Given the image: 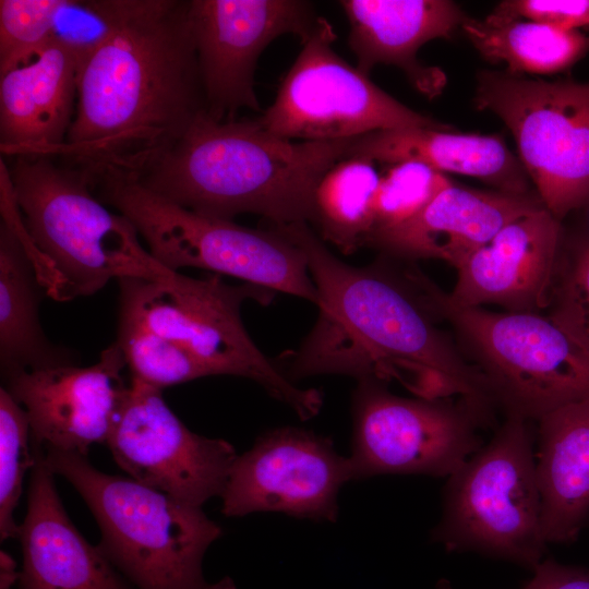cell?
Masks as SVG:
<instances>
[{
  "label": "cell",
  "instance_id": "cell-20",
  "mask_svg": "<svg viewBox=\"0 0 589 589\" xmlns=\"http://www.w3.org/2000/svg\"><path fill=\"white\" fill-rule=\"evenodd\" d=\"M79 58L51 40L24 65L0 74L2 156H50L67 140L77 101Z\"/></svg>",
  "mask_w": 589,
  "mask_h": 589
},
{
  "label": "cell",
  "instance_id": "cell-29",
  "mask_svg": "<svg viewBox=\"0 0 589 589\" xmlns=\"http://www.w3.org/2000/svg\"><path fill=\"white\" fill-rule=\"evenodd\" d=\"M452 183L444 173L420 161L392 164L380 179L371 236L411 219Z\"/></svg>",
  "mask_w": 589,
  "mask_h": 589
},
{
  "label": "cell",
  "instance_id": "cell-18",
  "mask_svg": "<svg viewBox=\"0 0 589 589\" xmlns=\"http://www.w3.org/2000/svg\"><path fill=\"white\" fill-rule=\"evenodd\" d=\"M27 512L20 525V589H135L69 518L41 445L32 443Z\"/></svg>",
  "mask_w": 589,
  "mask_h": 589
},
{
  "label": "cell",
  "instance_id": "cell-16",
  "mask_svg": "<svg viewBox=\"0 0 589 589\" xmlns=\"http://www.w3.org/2000/svg\"><path fill=\"white\" fill-rule=\"evenodd\" d=\"M125 365L113 341L93 365L23 371L3 383L27 413L33 443L87 456L93 444H107L129 389Z\"/></svg>",
  "mask_w": 589,
  "mask_h": 589
},
{
  "label": "cell",
  "instance_id": "cell-9",
  "mask_svg": "<svg viewBox=\"0 0 589 589\" xmlns=\"http://www.w3.org/2000/svg\"><path fill=\"white\" fill-rule=\"evenodd\" d=\"M118 284L120 306L193 354L212 375L252 380L303 420L318 413L322 393L288 380L242 323V303L252 299L266 304L274 291L251 284L232 286L216 275L194 278L178 272L163 280L120 278Z\"/></svg>",
  "mask_w": 589,
  "mask_h": 589
},
{
  "label": "cell",
  "instance_id": "cell-14",
  "mask_svg": "<svg viewBox=\"0 0 589 589\" xmlns=\"http://www.w3.org/2000/svg\"><path fill=\"white\" fill-rule=\"evenodd\" d=\"M205 113L236 120L240 109L260 110L254 73L260 56L276 38L303 40L318 16L301 0H189Z\"/></svg>",
  "mask_w": 589,
  "mask_h": 589
},
{
  "label": "cell",
  "instance_id": "cell-15",
  "mask_svg": "<svg viewBox=\"0 0 589 589\" xmlns=\"http://www.w3.org/2000/svg\"><path fill=\"white\" fill-rule=\"evenodd\" d=\"M350 480L349 457L337 454L329 438L278 428L237 457L220 496L221 512L228 517L277 512L335 521L339 490Z\"/></svg>",
  "mask_w": 589,
  "mask_h": 589
},
{
  "label": "cell",
  "instance_id": "cell-23",
  "mask_svg": "<svg viewBox=\"0 0 589 589\" xmlns=\"http://www.w3.org/2000/svg\"><path fill=\"white\" fill-rule=\"evenodd\" d=\"M436 128L376 131L358 137L348 156L374 163H423L445 173L478 178L514 195H528V175L503 140L495 135L454 133Z\"/></svg>",
  "mask_w": 589,
  "mask_h": 589
},
{
  "label": "cell",
  "instance_id": "cell-24",
  "mask_svg": "<svg viewBox=\"0 0 589 589\" xmlns=\"http://www.w3.org/2000/svg\"><path fill=\"white\" fill-rule=\"evenodd\" d=\"M47 294L14 227L0 224V369L2 380L23 371L77 364V354L45 334L39 305Z\"/></svg>",
  "mask_w": 589,
  "mask_h": 589
},
{
  "label": "cell",
  "instance_id": "cell-8",
  "mask_svg": "<svg viewBox=\"0 0 589 589\" xmlns=\"http://www.w3.org/2000/svg\"><path fill=\"white\" fill-rule=\"evenodd\" d=\"M91 187L104 204L130 220L167 268H204L316 304L318 294L303 252L274 229H252L189 211L123 173L95 176Z\"/></svg>",
  "mask_w": 589,
  "mask_h": 589
},
{
  "label": "cell",
  "instance_id": "cell-6",
  "mask_svg": "<svg viewBox=\"0 0 589 589\" xmlns=\"http://www.w3.org/2000/svg\"><path fill=\"white\" fill-rule=\"evenodd\" d=\"M430 314L455 328L506 416L538 421L589 396V358L549 316L536 312H489L455 304L422 272H402Z\"/></svg>",
  "mask_w": 589,
  "mask_h": 589
},
{
  "label": "cell",
  "instance_id": "cell-33",
  "mask_svg": "<svg viewBox=\"0 0 589 589\" xmlns=\"http://www.w3.org/2000/svg\"><path fill=\"white\" fill-rule=\"evenodd\" d=\"M493 12L564 29L589 25V0H506Z\"/></svg>",
  "mask_w": 589,
  "mask_h": 589
},
{
  "label": "cell",
  "instance_id": "cell-2",
  "mask_svg": "<svg viewBox=\"0 0 589 589\" xmlns=\"http://www.w3.org/2000/svg\"><path fill=\"white\" fill-rule=\"evenodd\" d=\"M204 112L189 1L136 0L80 62L74 120L48 157L88 179L105 172L136 177Z\"/></svg>",
  "mask_w": 589,
  "mask_h": 589
},
{
  "label": "cell",
  "instance_id": "cell-5",
  "mask_svg": "<svg viewBox=\"0 0 589 589\" xmlns=\"http://www.w3.org/2000/svg\"><path fill=\"white\" fill-rule=\"evenodd\" d=\"M44 450L53 474L72 484L96 519V546L135 589H237L230 577L203 576L204 554L223 530L202 507L101 472L87 456Z\"/></svg>",
  "mask_w": 589,
  "mask_h": 589
},
{
  "label": "cell",
  "instance_id": "cell-11",
  "mask_svg": "<svg viewBox=\"0 0 589 589\" xmlns=\"http://www.w3.org/2000/svg\"><path fill=\"white\" fill-rule=\"evenodd\" d=\"M335 39L330 23L318 16L273 104L257 118L265 130L292 141H333L405 128L452 130L381 89L337 55Z\"/></svg>",
  "mask_w": 589,
  "mask_h": 589
},
{
  "label": "cell",
  "instance_id": "cell-7",
  "mask_svg": "<svg viewBox=\"0 0 589 589\" xmlns=\"http://www.w3.org/2000/svg\"><path fill=\"white\" fill-rule=\"evenodd\" d=\"M506 416L491 440L446 479L431 541L532 569L548 544L542 534L536 432Z\"/></svg>",
  "mask_w": 589,
  "mask_h": 589
},
{
  "label": "cell",
  "instance_id": "cell-27",
  "mask_svg": "<svg viewBox=\"0 0 589 589\" xmlns=\"http://www.w3.org/2000/svg\"><path fill=\"white\" fill-rule=\"evenodd\" d=\"M132 378L164 389L212 375L193 354L152 330L134 313L118 309L117 338Z\"/></svg>",
  "mask_w": 589,
  "mask_h": 589
},
{
  "label": "cell",
  "instance_id": "cell-17",
  "mask_svg": "<svg viewBox=\"0 0 589 589\" xmlns=\"http://www.w3.org/2000/svg\"><path fill=\"white\" fill-rule=\"evenodd\" d=\"M562 228L544 206L504 226L456 268L448 298L461 306L496 304L508 312L550 306L562 254Z\"/></svg>",
  "mask_w": 589,
  "mask_h": 589
},
{
  "label": "cell",
  "instance_id": "cell-12",
  "mask_svg": "<svg viewBox=\"0 0 589 589\" xmlns=\"http://www.w3.org/2000/svg\"><path fill=\"white\" fill-rule=\"evenodd\" d=\"M493 412L464 397L406 398L359 381L353 398V480L378 474L447 478L482 445Z\"/></svg>",
  "mask_w": 589,
  "mask_h": 589
},
{
  "label": "cell",
  "instance_id": "cell-31",
  "mask_svg": "<svg viewBox=\"0 0 589 589\" xmlns=\"http://www.w3.org/2000/svg\"><path fill=\"white\" fill-rule=\"evenodd\" d=\"M549 308V317L589 358V235L562 252Z\"/></svg>",
  "mask_w": 589,
  "mask_h": 589
},
{
  "label": "cell",
  "instance_id": "cell-30",
  "mask_svg": "<svg viewBox=\"0 0 589 589\" xmlns=\"http://www.w3.org/2000/svg\"><path fill=\"white\" fill-rule=\"evenodd\" d=\"M64 0H0V74L24 65L52 40Z\"/></svg>",
  "mask_w": 589,
  "mask_h": 589
},
{
  "label": "cell",
  "instance_id": "cell-3",
  "mask_svg": "<svg viewBox=\"0 0 589 589\" xmlns=\"http://www.w3.org/2000/svg\"><path fill=\"white\" fill-rule=\"evenodd\" d=\"M357 139L292 141L268 132L257 119L218 122L204 112L133 178L202 215L232 220L254 214L271 225L308 223L318 181L348 157Z\"/></svg>",
  "mask_w": 589,
  "mask_h": 589
},
{
  "label": "cell",
  "instance_id": "cell-22",
  "mask_svg": "<svg viewBox=\"0 0 589 589\" xmlns=\"http://www.w3.org/2000/svg\"><path fill=\"white\" fill-rule=\"evenodd\" d=\"M536 470L546 544L569 543L589 519V396L540 418Z\"/></svg>",
  "mask_w": 589,
  "mask_h": 589
},
{
  "label": "cell",
  "instance_id": "cell-28",
  "mask_svg": "<svg viewBox=\"0 0 589 589\" xmlns=\"http://www.w3.org/2000/svg\"><path fill=\"white\" fill-rule=\"evenodd\" d=\"M35 465L31 426L25 409L0 388V537L17 539L20 525L14 510L22 494L25 473Z\"/></svg>",
  "mask_w": 589,
  "mask_h": 589
},
{
  "label": "cell",
  "instance_id": "cell-10",
  "mask_svg": "<svg viewBox=\"0 0 589 589\" xmlns=\"http://www.w3.org/2000/svg\"><path fill=\"white\" fill-rule=\"evenodd\" d=\"M473 101L509 129L539 200L556 219L589 205V82L484 71Z\"/></svg>",
  "mask_w": 589,
  "mask_h": 589
},
{
  "label": "cell",
  "instance_id": "cell-25",
  "mask_svg": "<svg viewBox=\"0 0 589 589\" xmlns=\"http://www.w3.org/2000/svg\"><path fill=\"white\" fill-rule=\"evenodd\" d=\"M482 57L504 62L510 74H553L589 50V36L492 12L483 20L465 17L460 26Z\"/></svg>",
  "mask_w": 589,
  "mask_h": 589
},
{
  "label": "cell",
  "instance_id": "cell-4",
  "mask_svg": "<svg viewBox=\"0 0 589 589\" xmlns=\"http://www.w3.org/2000/svg\"><path fill=\"white\" fill-rule=\"evenodd\" d=\"M11 159L12 191L0 192L1 217L20 236L48 296L69 301L111 279L163 280L176 273L144 249L128 218L94 194L84 172L46 156Z\"/></svg>",
  "mask_w": 589,
  "mask_h": 589
},
{
  "label": "cell",
  "instance_id": "cell-35",
  "mask_svg": "<svg viewBox=\"0 0 589 589\" xmlns=\"http://www.w3.org/2000/svg\"><path fill=\"white\" fill-rule=\"evenodd\" d=\"M20 574L15 570V562L4 551H1V587L2 589H9L16 577Z\"/></svg>",
  "mask_w": 589,
  "mask_h": 589
},
{
  "label": "cell",
  "instance_id": "cell-13",
  "mask_svg": "<svg viewBox=\"0 0 589 589\" xmlns=\"http://www.w3.org/2000/svg\"><path fill=\"white\" fill-rule=\"evenodd\" d=\"M107 446L131 479L195 507L221 496L238 457L227 441L189 430L165 402L161 388L136 378Z\"/></svg>",
  "mask_w": 589,
  "mask_h": 589
},
{
  "label": "cell",
  "instance_id": "cell-19",
  "mask_svg": "<svg viewBox=\"0 0 589 589\" xmlns=\"http://www.w3.org/2000/svg\"><path fill=\"white\" fill-rule=\"evenodd\" d=\"M541 206L530 195L452 183L411 219L372 235L366 245L408 260H441L457 268L504 226Z\"/></svg>",
  "mask_w": 589,
  "mask_h": 589
},
{
  "label": "cell",
  "instance_id": "cell-32",
  "mask_svg": "<svg viewBox=\"0 0 589 589\" xmlns=\"http://www.w3.org/2000/svg\"><path fill=\"white\" fill-rule=\"evenodd\" d=\"M136 0H64L52 40L70 49L80 62L129 16Z\"/></svg>",
  "mask_w": 589,
  "mask_h": 589
},
{
  "label": "cell",
  "instance_id": "cell-26",
  "mask_svg": "<svg viewBox=\"0 0 589 589\" xmlns=\"http://www.w3.org/2000/svg\"><path fill=\"white\" fill-rule=\"evenodd\" d=\"M380 179L373 160L348 156L330 167L314 190L309 221L344 254L368 243Z\"/></svg>",
  "mask_w": 589,
  "mask_h": 589
},
{
  "label": "cell",
  "instance_id": "cell-34",
  "mask_svg": "<svg viewBox=\"0 0 589 589\" xmlns=\"http://www.w3.org/2000/svg\"><path fill=\"white\" fill-rule=\"evenodd\" d=\"M531 570L533 576L519 589H589V568L586 567L546 557Z\"/></svg>",
  "mask_w": 589,
  "mask_h": 589
},
{
  "label": "cell",
  "instance_id": "cell-21",
  "mask_svg": "<svg viewBox=\"0 0 589 589\" xmlns=\"http://www.w3.org/2000/svg\"><path fill=\"white\" fill-rule=\"evenodd\" d=\"M350 25L348 44L357 68L369 75L377 64L400 68L423 95L434 97L445 84L444 73L417 59L428 41L450 38L466 15L447 0H341Z\"/></svg>",
  "mask_w": 589,
  "mask_h": 589
},
{
  "label": "cell",
  "instance_id": "cell-1",
  "mask_svg": "<svg viewBox=\"0 0 589 589\" xmlns=\"http://www.w3.org/2000/svg\"><path fill=\"white\" fill-rule=\"evenodd\" d=\"M304 254L318 316L302 345L280 356L284 375L345 374L398 382L416 397H464L493 411L483 375L437 329L413 289L380 265L337 259L306 223L271 225Z\"/></svg>",
  "mask_w": 589,
  "mask_h": 589
}]
</instances>
